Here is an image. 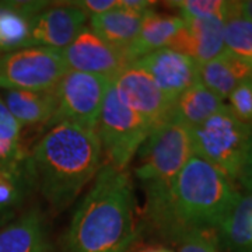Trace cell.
<instances>
[{
  "instance_id": "2e32d148",
  "label": "cell",
  "mask_w": 252,
  "mask_h": 252,
  "mask_svg": "<svg viewBox=\"0 0 252 252\" xmlns=\"http://www.w3.org/2000/svg\"><path fill=\"white\" fill-rule=\"evenodd\" d=\"M185 26V20L180 16L149 11L143 18L139 34L125 51L130 63L137 62L146 55L167 48L171 39Z\"/></svg>"
},
{
  "instance_id": "44dd1931",
  "label": "cell",
  "mask_w": 252,
  "mask_h": 252,
  "mask_svg": "<svg viewBox=\"0 0 252 252\" xmlns=\"http://www.w3.org/2000/svg\"><path fill=\"white\" fill-rule=\"evenodd\" d=\"M224 108L223 99L206 89L200 81L182 93L174 104L172 112L193 129Z\"/></svg>"
},
{
  "instance_id": "83f0119b",
  "label": "cell",
  "mask_w": 252,
  "mask_h": 252,
  "mask_svg": "<svg viewBox=\"0 0 252 252\" xmlns=\"http://www.w3.org/2000/svg\"><path fill=\"white\" fill-rule=\"evenodd\" d=\"M69 3L72 6H76L77 9H80L90 18L104 14L118 7V0H77V1H69Z\"/></svg>"
},
{
  "instance_id": "4fadbf2b",
  "label": "cell",
  "mask_w": 252,
  "mask_h": 252,
  "mask_svg": "<svg viewBox=\"0 0 252 252\" xmlns=\"http://www.w3.org/2000/svg\"><path fill=\"white\" fill-rule=\"evenodd\" d=\"M167 48L187 55L199 64L209 62L225 51L224 21L221 18L185 20V26Z\"/></svg>"
},
{
  "instance_id": "9c48e42d",
  "label": "cell",
  "mask_w": 252,
  "mask_h": 252,
  "mask_svg": "<svg viewBox=\"0 0 252 252\" xmlns=\"http://www.w3.org/2000/svg\"><path fill=\"white\" fill-rule=\"evenodd\" d=\"M111 83L119 99L143 119L150 132L172 114L174 104L136 62L122 69Z\"/></svg>"
},
{
  "instance_id": "5bb4252c",
  "label": "cell",
  "mask_w": 252,
  "mask_h": 252,
  "mask_svg": "<svg viewBox=\"0 0 252 252\" xmlns=\"http://www.w3.org/2000/svg\"><path fill=\"white\" fill-rule=\"evenodd\" d=\"M0 252H52L46 216L32 207L0 228Z\"/></svg>"
},
{
  "instance_id": "cb8c5ba5",
  "label": "cell",
  "mask_w": 252,
  "mask_h": 252,
  "mask_svg": "<svg viewBox=\"0 0 252 252\" xmlns=\"http://www.w3.org/2000/svg\"><path fill=\"white\" fill-rule=\"evenodd\" d=\"M167 7L180 11L184 20H203V18H221L223 21L235 10L237 1L225 0H172L164 1Z\"/></svg>"
},
{
  "instance_id": "30bf717a",
  "label": "cell",
  "mask_w": 252,
  "mask_h": 252,
  "mask_svg": "<svg viewBox=\"0 0 252 252\" xmlns=\"http://www.w3.org/2000/svg\"><path fill=\"white\" fill-rule=\"evenodd\" d=\"M67 70L104 76L109 80L130 64L124 51L108 45L90 27H84L69 46L62 51Z\"/></svg>"
},
{
  "instance_id": "5b68a950",
  "label": "cell",
  "mask_w": 252,
  "mask_h": 252,
  "mask_svg": "<svg viewBox=\"0 0 252 252\" xmlns=\"http://www.w3.org/2000/svg\"><path fill=\"white\" fill-rule=\"evenodd\" d=\"M195 156L216 167L230 180L238 181L252 137V126L245 125L224 105L213 117L192 129Z\"/></svg>"
},
{
  "instance_id": "52a82bcc",
  "label": "cell",
  "mask_w": 252,
  "mask_h": 252,
  "mask_svg": "<svg viewBox=\"0 0 252 252\" xmlns=\"http://www.w3.org/2000/svg\"><path fill=\"white\" fill-rule=\"evenodd\" d=\"M67 73L62 51L30 46L0 55V89L44 91L55 89Z\"/></svg>"
},
{
  "instance_id": "4dcf8cb0",
  "label": "cell",
  "mask_w": 252,
  "mask_h": 252,
  "mask_svg": "<svg viewBox=\"0 0 252 252\" xmlns=\"http://www.w3.org/2000/svg\"><path fill=\"white\" fill-rule=\"evenodd\" d=\"M238 13L252 23V0L238 1Z\"/></svg>"
},
{
  "instance_id": "ba28073f",
  "label": "cell",
  "mask_w": 252,
  "mask_h": 252,
  "mask_svg": "<svg viewBox=\"0 0 252 252\" xmlns=\"http://www.w3.org/2000/svg\"><path fill=\"white\" fill-rule=\"evenodd\" d=\"M111 80L90 73L67 70L56 84V111L48 129L70 122L94 130Z\"/></svg>"
},
{
  "instance_id": "ffe728a7",
  "label": "cell",
  "mask_w": 252,
  "mask_h": 252,
  "mask_svg": "<svg viewBox=\"0 0 252 252\" xmlns=\"http://www.w3.org/2000/svg\"><path fill=\"white\" fill-rule=\"evenodd\" d=\"M217 233L223 251L252 252V190L240 193Z\"/></svg>"
},
{
  "instance_id": "8992f818",
  "label": "cell",
  "mask_w": 252,
  "mask_h": 252,
  "mask_svg": "<svg viewBox=\"0 0 252 252\" xmlns=\"http://www.w3.org/2000/svg\"><path fill=\"white\" fill-rule=\"evenodd\" d=\"M105 164L126 171L150 133V127L136 112L119 99L112 83L94 126Z\"/></svg>"
},
{
  "instance_id": "ac0fdd59",
  "label": "cell",
  "mask_w": 252,
  "mask_h": 252,
  "mask_svg": "<svg viewBox=\"0 0 252 252\" xmlns=\"http://www.w3.org/2000/svg\"><path fill=\"white\" fill-rule=\"evenodd\" d=\"M0 97L21 126L48 127L56 111L55 89L44 91L4 90Z\"/></svg>"
},
{
  "instance_id": "7a4b0ae2",
  "label": "cell",
  "mask_w": 252,
  "mask_h": 252,
  "mask_svg": "<svg viewBox=\"0 0 252 252\" xmlns=\"http://www.w3.org/2000/svg\"><path fill=\"white\" fill-rule=\"evenodd\" d=\"M139 234L127 171L101 165L63 237V252H129Z\"/></svg>"
},
{
  "instance_id": "484cf974",
  "label": "cell",
  "mask_w": 252,
  "mask_h": 252,
  "mask_svg": "<svg viewBox=\"0 0 252 252\" xmlns=\"http://www.w3.org/2000/svg\"><path fill=\"white\" fill-rule=\"evenodd\" d=\"M230 105H227L234 117L245 125L252 126V79H247L235 87L228 95Z\"/></svg>"
},
{
  "instance_id": "6da1fadb",
  "label": "cell",
  "mask_w": 252,
  "mask_h": 252,
  "mask_svg": "<svg viewBox=\"0 0 252 252\" xmlns=\"http://www.w3.org/2000/svg\"><path fill=\"white\" fill-rule=\"evenodd\" d=\"M143 223L174 243L190 230L219 228L240 192L216 167L192 156L171 185H142Z\"/></svg>"
},
{
  "instance_id": "d6a6232c",
  "label": "cell",
  "mask_w": 252,
  "mask_h": 252,
  "mask_svg": "<svg viewBox=\"0 0 252 252\" xmlns=\"http://www.w3.org/2000/svg\"><path fill=\"white\" fill-rule=\"evenodd\" d=\"M139 252H172L171 250H167V248H162V247H147L143 248Z\"/></svg>"
},
{
  "instance_id": "d4e9b609",
  "label": "cell",
  "mask_w": 252,
  "mask_h": 252,
  "mask_svg": "<svg viewBox=\"0 0 252 252\" xmlns=\"http://www.w3.org/2000/svg\"><path fill=\"white\" fill-rule=\"evenodd\" d=\"M172 244L177 247V252H223L216 228L190 230Z\"/></svg>"
},
{
  "instance_id": "9a60e30c",
  "label": "cell",
  "mask_w": 252,
  "mask_h": 252,
  "mask_svg": "<svg viewBox=\"0 0 252 252\" xmlns=\"http://www.w3.org/2000/svg\"><path fill=\"white\" fill-rule=\"evenodd\" d=\"M49 4L45 0L0 1V55L31 46L32 21Z\"/></svg>"
},
{
  "instance_id": "f1b7e54d",
  "label": "cell",
  "mask_w": 252,
  "mask_h": 252,
  "mask_svg": "<svg viewBox=\"0 0 252 252\" xmlns=\"http://www.w3.org/2000/svg\"><path fill=\"white\" fill-rule=\"evenodd\" d=\"M238 182L243 185L245 190H252V137L247 154H245V160L241 167V171L238 175Z\"/></svg>"
},
{
  "instance_id": "d6986e66",
  "label": "cell",
  "mask_w": 252,
  "mask_h": 252,
  "mask_svg": "<svg viewBox=\"0 0 252 252\" xmlns=\"http://www.w3.org/2000/svg\"><path fill=\"white\" fill-rule=\"evenodd\" d=\"M146 14L117 7L104 14L91 17L90 30L108 45L125 52L139 34Z\"/></svg>"
},
{
  "instance_id": "7c38bea8",
  "label": "cell",
  "mask_w": 252,
  "mask_h": 252,
  "mask_svg": "<svg viewBox=\"0 0 252 252\" xmlns=\"http://www.w3.org/2000/svg\"><path fill=\"white\" fill-rule=\"evenodd\" d=\"M51 4L34 18L30 45L63 51L84 28L87 16L69 1L58 3V6Z\"/></svg>"
},
{
  "instance_id": "603a6c76",
  "label": "cell",
  "mask_w": 252,
  "mask_h": 252,
  "mask_svg": "<svg viewBox=\"0 0 252 252\" xmlns=\"http://www.w3.org/2000/svg\"><path fill=\"white\" fill-rule=\"evenodd\" d=\"M224 48L227 52L252 64V23L235 10L224 20Z\"/></svg>"
},
{
  "instance_id": "8fae6325",
  "label": "cell",
  "mask_w": 252,
  "mask_h": 252,
  "mask_svg": "<svg viewBox=\"0 0 252 252\" xmlns=\"http://www.w3.org/2000/svg\"><path fill=\"white\" fill-rule=\"evenodd\" d=\"M136 63L152 76L172 104H175L182 93L199 83V63L170 48H161L146 55Z\"/></svg>"
},
{
  "instance_id": "f546056e",
  "label": "cell",
  "mask_w": 252,
  "mask_h": 252,
  "mask_svg": "<svg viewBox=\"0 0 252 252\" xmlns=\"http://www.w3.org/2000/svg\"><path fill=\"white\" fill-rule=\"evenodd\" d=\"M157 4L158 1H152V0H118V7L132 10L140 14H146L152 11Z\"/></svg>"
},
{
  "instance_id": "e0dca14e",
  "label": "cell",
  "mask_w": 252,
  "mask_h": 252,
  "mask_svg": "<svg viewBox=\"0 0 252 252\" xmlns=\"http://www.w3.org/2000/svg\"><path fill=\"white\" fill-rule=\"evenodd\" d=\"M247 79H252V64L227 51L199 64V81L221 99L228 98L235 87Z\"/></svg>"
},
{
  "instance_id": "4316f807",
  "label": "cell",
  "mask_w": 252,
  "mask_h": 252,
  "mask_svg": "<svg viewBox=\"0 0 252 252\" xmlns=\"http://www.w3.org/2000/svg\"><path fill=\"white\" fill-rule=\"evenodd\" d=\"M20 136H21V125L10 114L4 101L0 97V139L20 142Z\"/></svg>"
},
{
  "instance_id": "1f68e13d",
  "label": "cell",
  "mask_w": 252,
  "mask_h": 252,
  "mask_svg": "<svg viewBox=\"0 0 252 252\" xmlns=\"http://www.w3.org/2000/svg\"><path fill=\"white\" fill-rule=\"evenodd\" d=\"M13 219H14L13 215H9V213H6V212L0 210V228H1V227H4L6 224H9L10 221H13Z\"/></svg>"
},
{
  "instance_id": "277c9868",
  "label": "cell",
  "mask_w": 252,
  "mask_h": 252,
  "mask_svg": "<svg viewBox=\"0 0 252 252\" xmlns=\"http://www.w3.org/2000/svg\"><path fill=\"white\" fill-rule=\"evenodd\" d=\"M192 156V129L172 112L154 127L139 149L135 175L142 185H171Z\"/></svg>"
},
{
  "instance_id": "3957f363",
  "label": "cell",
  "mask_w": 252,
  "mask_h": 252,
  "mask_svg": "<svg viewBox=\"0 0 252 252\" xmlns=\"http://www.w3.org/2000/svg\"><path fill=\"white\" fill-rule=\"evenodd\" d=\"M101 146L93 129L63 122L49 127L27 154L32 185L63 212L101 168Z\"/></svg>"
},
{
  "instance_id": "7402d4cb",
  "label": "cell",
  "mask_w": 252,
  "mask_h": 252,
  "mask_svg": "<svg viewBox=\"0 0 252 252\" xmlns=\"http://www.w3.org/2000/svg\"><path fill=\"white\" fill-rule=\"evenodd\" d=\"M32 180L27 165V157L23 160L0 162V210L16 216L17 209L24 202Z\"/></svg>"
}]
</instances>
